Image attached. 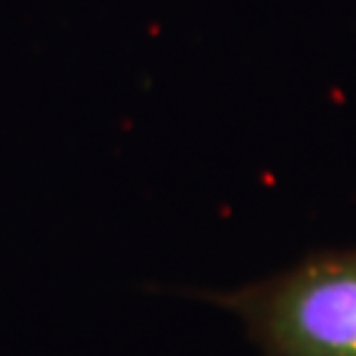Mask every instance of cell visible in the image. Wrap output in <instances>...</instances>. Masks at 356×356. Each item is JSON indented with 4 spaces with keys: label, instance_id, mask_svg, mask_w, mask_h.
I'll return each mask as SVG.
<instances>
[{
    "label": "cell",
    "instance_id": "6da1fadb",
    "mask_svg": "<svg viewBox=\"0 0 356 356\" xmlns=\"http://www.w3.org/2000/svg\"><path fill=\"white\" fill-rule=\"evenodd\" d=\"M206 298L241 319L259 356H356V248Z\"/></svg>",
    "mask_w": 356,
    "mask_h": 356
}]
</instances>
